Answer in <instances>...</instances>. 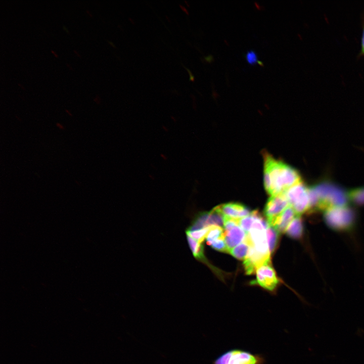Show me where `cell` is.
I'll return each instance as SVG.
<instances>
[{
    "label": "cell",
    "mask_w": 364,
    "mask_h": 364,
    "mask_svg": "<svg viewBox=\"0 0 364 364\" xmlns=\"http://www.w3.org/2000/svg\"><path fill=\"white\" fill-rule=\"evenodd\" d=\"M348 196L349 199L355 205H364V187L352 190Z\"/></svg>",
    "instance_id": "cell-15"
},
{
    "label": "cell",
    "mask_w": 364,
    "mask_h": 364,
    "mask_svg": "<svg viewBox=\"0 0 364 364\" xmlns=\"http://www.w3.org/2000/svg\"><path fill=\"white\" fill-rule=\"evenodd\" d=\"M51 52L53 54H54V55L55 56V57H58V55L56 53H55V52L54 51L51 50Z\"/></svg>",
    "instance_id": "cell-25"
},
{
    "label": "cell",
    "mask_w": 364,
    "mask_h": 364,
    "mask_svg": "<svg viewBox=\"0 0 364 364\" xmlns=\"http://www.w3.org/2000/svg\"><path fill=\"white\" fill-rule=\"evenodd\" d=\"M300 181V174L296 170L268 154H264V185L269 195L284 193Z\"/></svg>",
    "instance_id": "cell-1"
},
{
    "label": "cell",
    "mask_w": 364,
    "mask_h": 364,
    "mask_svg": "<svg viewBox=\"0 0 364 364\" xmlns=\"http://www.w3.org/2000/svg\"><path fill=\"white\" fill-rule=\"evenodd\" d=\"M74 52H75V54H77L78 57H80V55L77 53L78 52H76L75 50H74Z\"/></svg>",
    "instance_id": "cell-29"
},
{
    "label": "cell",
    "mask_w": 364,
    "mask_h": 364,
    "mask_svg": "<svg viewBox=\"0 0 364 364\" xmlns=\"http://www.w3.org/2000/svg\"><path fill=\"white\" fill-rule=\"evenodd\" d=\"M225 232L222 227L217 225H211L207 235L206 240L208 245L221 238H224Z\"/></svg>",
    "instance_id": "cell-14"
},
{
    "label": "cell",
    "mask_w": 364,
    "mask_h": 364,
    "mask_svg": "<svg viewBox=\"0 0 364 364\" xmlns=\"http://www.w3.org/2000/svg\"><path fill=\"white\" fill-rule=\"evenodd\" d=\"M289 206V204L284 193L271 196L267 200L264 209L268 223L270 224Z\"/></svg>",
    "instance_id": "cell-6"
},
{
    "label": "cell",
    "mask_w": 364,
    "mask_h": 364,
    "mask_svg": "<svg viewBox=\"0 0 364 364\" xmlns=\"http://www.w3.org/2000/svg\"><path fill=\"white\" fill-rule=\"evenodd\" d=\"M296 215L293 207L289 205L269 225L275 228L279 233H284L286 232L288 225Z\"/></svg>",
    "instance_id": "cell-8"
},
{
    "label": "cell",
    "mask_w": 364,
    "mask_h": 364,
    "mask_svg": "<svg viewBox=\"0 0 364 364\" xmlns=\"http://www.w3.org/2000/svg\"><path fill=\"white\" fill-rule=\"evenodd\" d=\"M186 69L188 70V71L189 72V74H190V79L192 81H194V80L195 79V77H194V76L192 74V73H191V71H190V70H189L188 68H186Z\"/></svg>",
    "instance_id": "cell-23"
},
{
    "label": "cell",
    "mask_w": 364,
    "mask_h": 364,
    "mask_svg": "<svg viewBox=\"0 0 364 364\" xmlns=\"http://www.w3.org/2000/svg\"><path fill=\"white\" fill-rule=\"evenodd\" d=\"M209 245L217 251L229 253V250L225 243L224 238H221L216 240L210 243Z\"/></svg>",
    "instance_id": "cell-19"
},
{
    "label": "cell",
    "mask_w": 364,
    "mask_h": 364,
    "mask_svg": "<svg viewBox=\"0 0 364 364\" xmlns=\"http://www.w3.org/2000/svg\"><path fill=\"white\" fill-rule=\"evenodd\" d=\"M109 43H110L113 47V46L115 47L114 43H113L111 42V41H109Z\"/></svg>",
    "instance_id": "cell-28"
},
{
    "label": "cell",
    "mask_w": 364,
    "mask_h": 364,
    "mask_svg": "<svg viewBox=\"0 0 364 364\" xmlns=\"http://www.w3.org/2000/svg\"><path fill=\"white\" fill-rule=\"evenodd\" d=\"M319 198L317 210L346 206L349 199L348 194L341 187L328 181L321 182L312 187Z\"/></svg>",
    "instance_id": "cell-2"
},
{
    "label": "cell",
    "mask_w": 364,
    "mask_h": 364,
    "mask_svg": "<svg viewBox=\"0 0 364 364\" xmlns=\"http://www.w3.org/2000/svg\"><path fill=\"white\" fill-rule=\"evenodd\" d=\"M308 189L302 181L288 189L284 194L289 205L292 206L307 195Z\"/></svg>",
    "instance_id": "cell-9"
},
{
    "label": "cell",
    "mask_w": 364,
    "mask_h": 364,
    "mask_svg": "<svg viewBox=\"0 0 364 364\" xmlns=\"http://www.w3.org/2000/svg\"><path fill=\"white\" fill-rule=\"evenodd\" d=\"M360 55H364V21L362 26V31L361 38V48Z\"/></svg>",
    "instance_id": "cell-21"
},
{
    "label": "cell",
    "mask_w": 364,
    "mask_h": 364,
    "mask_svg": "<svg viewBox=\"0 0 364 364\" xmlns=\"http://www.w3.org/2000/svg\"><path fill=\"white\" fill-rule=\"evenodd\" d=\"M63 29H64V30H65L67 33H69V31L67 30V28L65 26L63 25Z\"/></svg>",
    "instance_id": "cell-26"
},
{
    "label": "cell",
    "mask_w": 364,
    "mask_h": 364,
    "mask_svg": "<svg viewBox=\"0 0 364 364\" xmlns=\"http://www.w3.org/2000/svg\"><path fill=\"white\" fill-rule=\"evenodd\" d=\"M253 221L254 217L251 212L249 215L239 219V225L248 233L252 228Z\"/></svg>",
    "instance_id": "cell-18"
},
{
    "label": "cell",
    "mask_w": 364,
    "mask_h": 364,
    "mask_svg": "<svg viewBox=\"0 0 364 364\" xmlns=\"http://www.w3.org/2000/svg\"><path fill=\"white\" fill-rule=\"evenodd\" d=\"M224 216L240 219L250 215L248 208L239 203H229L219 205Z\"/></svg>",
    "instance_id": "cell-7"
},
{
    "label": "cell",
    "mask_w": 364,
    "mask_h": 364,
    "mask_svg": "<svg viewBox=\"0 0 364 364\" xmlns=\"http://www.w3.org/2000/svg\"><path fill=\"white\" fill-rule=\"evenodd\" d=\"M188 241L194 256L199 259H205L203 254V246L192 237L187 236Z\"/></svg>",
    "instance_id": "cell-16"
},
{
    "label": "cell",
    "mask_w": 364,
    "mask_h": 364,
    "mask_svg": "<svg viewBox=\"0 0 364 364\" xmlns=\"http://www.w3.org/2000/svg\"><path fill=\"white\" fill-rule=\"evenodd\" d=\"M205 59L208 62H210L213 60V58L212 55H209L207 57H205Z\"/></svg>",
    "instance_id": "cell-22"
},
{
    "label": "cell",
    "mask_w": 364,
    "mask_h": 364,
    "mask_svg": "<svg viewBox=\"0 0 364 364\" xmlns=\"http://www.w3.org/2000/svg\"><path fill=\"white\" fill-rule=\"evenodd\" d=\"M287 234L293 239L300 238L303 232V221L300 215H296L288 225Z\"/></svg>",
    "instance_id": "cell-11"
},
{
    "label": "cell",
    "mask_w": 364,
    "mask_h": 364,
    "mask_svg": "<svg viewBox=\"0 0 364 364\" xmlns=\"http://www.w3.org/2000/svg\"><path fill=\"white\" fill-rule=\"evenodd\" d=\"M245 56L247 62L251 65H254L258 62L257 55L253 50L248 51Z\"/></svg>",
    "instance_id": "cell-20"
},
{
    "label": "cell",
    "mask_w": 364,
    "mask_h": 364,
    "mask_svg": "<svg viewBox=\"0 0 364 364\" xmlns=\"http://www.w3.org/2000/svg\"><path fill=\"white\" fill-rule=\"evenodd\" d=\"M258 63L260 65H262V66L263 65V63L261 62H260V61H258Z\"/></svg>",
    "instance_id": "cell-27"
},
{
    "label": "cell",
    "mask_w": 364,
    "mask_h": 364,
    "mask_svg": "<svg viewBox=\"0 0 364 364\" xmlns=\"http://www.w3.org/2000/svg\"><path fill=\"white\" fill-rule=\"evenodd\" d=\"M265 362V358L262 354L241 349H233L218 356L212 364H264Z\"/></svg>",
    "instance_id": "cell-4"
},
{
    "label": "cell",
    "mask_w": 364,
    "mask_h": 364,
    "mask_svg": "<svg viewBox=\"0 0 364 364\" xmlns=\"http://www.w3.org/2000/svg\"><path fill=\"white\" fill-rule=\"evenodd\" d=\"M210 226L195 231H186L187 235L192 237L198 242L202 243L203 240L206 239L207 235L209 231Z\"/></svg>",
    "instance_id": "cell-17"
},
{
    "label": "cell",
    "mask_w": 364,
    "mask_h": 364,
    "mask_svg": "<svg viewBox=\"0 0 364 364\" xmlns=\"http://www.w3.org/2000/svg\"><path fill=\"white\" fill-rule=\"evenodd\" d=\"M256 273V282L266 290L274 291L279 283V280L271 265L270 261L260 266L257 269Z\"/></svg>",
    "instance_id": "cell-5"
},
{
    "label": "cell",
    "mask_w": 364,
    "mask_h": 364,
    "mask_svg": "<svg viewBox=\"0 0 364 364\" xmlns=\"http://www.w3.org/2000/svg\"><path fill=\"white\" fill-rule=\"evenodd\" d=\"M355 218V211L347 205L329 208L325 210L324 214L327 225L337 231L350 230L354 225Z\"/></svg>",
    "instance_id": "cell-3"
},
{
    "label": "cell",
    "mask_w": 364,
    "mask_h": 364,
    "mask_svg": "<svg viewBox=\"0 0 364 364\" xmlns=\"http://www.w3.org/2000/svg\"><path fill=\"white\" fill-rule=\"evenodd\" d=\"M251 243L247 236L243 242L232 248L229 253L237 259L245 260L250 249Z\"/></svg>",
    "instance_id": "cell-12"
},
{
    "label": "cell",
    "mask_w": 364,
    "mask_h": 364,
    "mask_svg": "<svg viewBox=\"0 0 364 364\" xmlns=\"http://www.w3.org/2000/svg\"><path fill=\"white\" fill-rule=\"evenodd\" d=\"M266 231L269 250L271 254L274 251L278 243L279 233L275 228L269 224L268 225Z\"/></svg>",
    "instance_id": "cell-13"
},
{
    "label": "cell",
    "mask_w": 364,
    "mask_h": 364,
    "mask_svg": "<svg viewBox=\"0 0 364 364\" xmlns=\"http://www.w3.org/2000/svg\"><path fill=\"white\" fill-rule=\"evenodd\" d=\"M237 225L229 231L225 232L224 240L229 251L244 241L247 233L241 228Z\"/></svg>",
    "instance_id": "cell-10"
},
{
    "label": "cell",
    "mask_w": 364,
    "mask_h": 364,
    "mask_svg": "<svg viewBox=\"0 0 364 364\" xmlns=\"http://www.w3.org/2000/svg\"><path fill=\"white\" fill-rule=\"evenodd\" d=\"M181 9L184 10L187 14H189L188 10L183 5H179Z\"/></svg>",
    "instance_id": "cell-24"
}]
</instances>
